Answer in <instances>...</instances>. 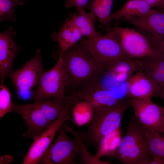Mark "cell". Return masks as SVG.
I'll list each match as a JSON object with an SVG mask.
<instances>
[{
    "label": "cell",
    "mask_w": 164,
    "mask_h": 164,
    "mask_svg": "<svg viewBox=\"0 0 164 164\" xmlns=\"http://www.w3.org/2000/svg\"><path fill=\"white\" fill-rule=\"evenodd\" d=\"M65 122L58 131L57 137L43 155L38 163L77 164L75 156L79 152L80 146L76 139L69 138Z\"/></svg>",
    "instance_id": "obj_6"
},
{
    "label": "cell",
    "mask_w": 164,
    "mask_h": 164,
    "mask_svg": "<svg viewBox=\"0 0 164 164\" xmlns=\"http://www.w3.org/2000/svg\"><path fill=\"white\" fill-rule=\"evenodd\" d=\"M18 97L23 100L32 99L33 91L32 90H19L17 91Z\"/></svg>",
    "instance_id": "obj_29"
},
{
    "label": "cell",
    "mask_w": 164,
    "mask_h": 164,
    "mask_svg": "<svg viewBox=\"0 0 164 164\" xmlns=\"http://www.w3.org/2000/svg\"><path fill=\"white\" fill-rule=\"evenodd\" d=\"M156 94L162 98L164 104V87L160 88Z\"/></svg>",
    "instance_id": "obj_33"
},
{
    "label": "cell",
    "mask_w": 164,
    "mask_h": 164,
    "mask_svg": "<svg viewBox=\"0 0 164 164\" xmlns=\"http://www.w3.org/2000/svg\"><path fill=\"white\" fill-rule=\"evenodd\" d=\"M65 126L67 131L73 134L79 144L80 146L79 156L81 163L83 164H96L94 160V156L92 155L87 150V147L81 137L80 132L75 131L73 127L69 128L66 124Z\"/></svg>",
    "instance_id": "obj_25"
},
{
    "label": "cell",
    "mask_w": 164,
    "mask_h": 164,
    "mask_svg": "<svg viewBox=\"0 0 164 164\" xmlns=\"http://www.w3.org/2000/svg\"><path fill=\"white\" fill-rule=\"evenodd\" d=\"M114 0H92L84 7L93 12L105 30L111 29V12Z\"/></svg>",
    "instance_id": "obj_21"
},
{
    "label": "cell",
    "mask_w": 164,
    "mask_h": 164,
    "mask_svg": "<svg viewBox=\"0 0 164 164\" xmlns=\"http://www.w3.org/2000/svg\"><path fill=\"white\" fill-rule=\"evenodd\" d=\"M149 164H164V157L154 156Z\"/></svg>",
    "instance_id": "obj_32"
},
{
    "label": "cell",
    "mask_w": 164,
    "mask_h": 164,
    "mask_svg": "<svg viewBox=\"0 0 164 164\" xmlns=\"http://www.w3.org/2000/svg\"><path fill=\"white\" fill-rule=\"evenodd\" d=\"M70 96L65 99L50 98L35 102L46 118L54 122L71 104Z\"/></svg>",
    "instance_id": "obj_20"
},
{
    "label": "cell",
    "mask_w": 164,
    "mask_h": 164,
    "mask_svg": "<svg viewBox=\"0 0 164 164\" xmlns=\"http://www.w3.org/2000/svg\"><path fill=\"white\" fill-rule=\"evenodd\" d=\"M132 74L127 73H122L114 76L115 80L119 83L127 81Z\"/></svg>",
    "instance_id": "obj_31"
},
{
    "label": "cell",
    "mask_w": 164,
    "mask_h": 164,
    "mask_svg": "<svg viewBox=\"0 0 164 164\" xmlns=\"http://www.w3.org/2000/svg\"><path fill=\"white\" fill-rule=\"evenodd\" d=\"M68 77L63 67L62 59H59L50 69L44 72L37 87L33 91L32 100L38 102L50 98L65 99L66 87L70 85Z\"/></svg>",
    "instance_id": "obj_5"
},
{
    "label": "cell",
    "mask_w": 164,
    "mask_h": 164,
    "mask_svg": "<svg viewBox=\"0 0 164 164\" xmlns=\"http://www.w3.org/2000/svg\"><path fill=\"white\" fill-rule=\"evenodd\" d=\"M157 52L160 53L164 55V41L162 42Z\"/></svg>",
    "instance_id": "obj_34"
},
{
    "label": "cell",
    "mask_w": 164,
    "mask_h": 164,
    "mask_svg": "<svg viewBox=\"0 0 164 164\" xmlns=\"http://www.w3.org/2000/svg\"><path fill=\"white\" fill-rule=\"evenodd\" d=\"M94 113V108L91 104L89 102L85 101H78L73 105L72 113L75 119L79 116L80 118L87 119L89 121L90 120L86 116L92 117ZM91 119L90 117H88Z\"/></svg>",
    "instance_id": "obj_27"
},
{
    "label": "cell",
    "mask_w": 164,
    "mask_h": 164,
    "mask_svg": "<svg viewBox=\"0 0 164 164\" xmlns=\"http://www.w3.org/2000/svg\"><path fill=\"white\" fill-rule=\"evenodd\" d=\"M0 118L8 112H12V102L9 89L3 84L0 86Z\"/></svg>",
    "instance_id": "obj_26"
},
{
    "label": "cell",
    "mask_w": 164,
    "mask_h": 164,
    "mask_svg": "<svg viewBox=\"0 0 164 164\" xmlns=\"http://www.w3.org/2000/svg\"><path fill=\"white\" fill-rule=\"evenodd\" d=\"M80 43L94 57L104 64L107 69L109 64L117 60L133 59L124 53L114 27L106 30L104 35L95 38L81 39Z\"/></svg>",
    "instance_id": "obj_4"
},
{
    "label": "cell",
    "mask_w": 164,
    "mask_h": 164,
    "mask_svg": "<svg viewBox=\"0 0 164 164\" xmlns=\"http://www.w3.org/2000/svg\"><path fill=\"white\" fill-rule=\"evenodd\" d=\"M71 86H82L100 84L106 66L94 57L81 43L70 47L60 57Z\"/></svg>",
    "instance_id": "obj_1"
},
{
    "label": "cell",
    "mask_w": 164,
    "mask_h": 164,
    "mask_svg": "<svg viewBox=\"0 0 164 164\" xmlns=\"http://www.w3.org/2000/svg\"><path fill=\"white\" fill-rule=\"evenodd\" d=\"M127 81L126 94L131 98H151L159 89L141 70L132 75Z\"/></svg>",
    "instance_id": "obj_16"
},
{
    "label": "cell",
    "mask_w": 164,
    "mask_h": 164,
    "mask_svg": "<svg viewBox=\"0 0 164 164\" xmlns=\"http://www.w3.org/2000/svg\"><path fill=\"white\" fill-rule=\"evenodd\" d=\"M135 117L144 126L164 135V108L157 105L151 98H131Z\"/></svg>",
    "instance_id": "obj_9"
},
{
    "label": "cell",
    "mask_w": 164,
    "mask_h": 164,
    "mask_svg": "<svg viewBox=\"0 0 164 164\" xmlns=\"http://www.w3.org/2000/svg\"><path fill=\"white\" fill-rule=\"evenodd\" d=\"M73 107L72 104L70 105L51 125L34 140L22 164L39 163L60 127L66 120L70 118L72 114Z\"/></svg>",
    "instance_id": "obj_8"
},
{
    "label": "cell",
    "mask_w": 164,
    "mask_h": 164,
    "mask_svg": "<svg viewBox=\"0 0 164 164\" xmlns=\"http://www.w3.org/2000/svg\"><path fill=\"white\" fill-rule=\"evenodd\" d=\"M89 0H66L65 7L68 8L75 7L77 11L83 9L88 4Z\"/></svg>",
    "instance_id": "obj_28"
},
{
    "label": "cell",
    "mask_w": 164,
    "mask_h": 164,
    "mask_svg": "<svg viewBox=\"0 0 164 164\" xmlns=\"http://www.w3.org/2000/svg\"><path fill=\"white\" fill-rule=\"evenodd\" d=\"M152 8L157 7L158 9H164V0H144Z\"/></svg>",
    "instance_id": "obj_30"
},
{
    "label": "cell",
    "mask_w": 164,
    "mask_h": 164,
    "mask_svg": "<svg viewBox=\"0 0 164 164\" xmlns=\"http://www.w3.org/2000/svg\"><path fill=\"white\" fill-rule=\"evenodd\" d=\"M152 9L144 0H128L118 10L111 14L110 19L122 22L126 19L143 16Z\"/></svg>",
    "instance_id": "obj_18"
},
{
    "label": "cell",
    "mask_w": 164,
    "mask_h": 164,
    "mask_svg": "<svg viewBox=\"0 0 164 164\" xmlns=\"http://www.w3.org/2000/svg\"><path fill=\"white\" fill-rule=\"evenodd\" d=\"M148 146L152 156L164 157V135L144 127Z\"/></svg>",
    "instance_id": "obj_23"
},
{
    "label": "cell",
    "mask_w": 164,
    "mask_h": 164,
    "mask_svg": "<svg viewBox=\"0 0 164 164\" xmlns=\"http://www.w3.org/2000/svg\"><path fill=\"white\" fill-rule=\"evenodd\" d=\"M119 129L108 135L101 141L102 144L98 151L99 154L94 156L97 164H106V161L99 159V156L100 158L104 155L109 156L118 145L122 139Z\"/></svg>",
    "instance_id": "obj_22"
},
{
    "label": "cell",
    "mask_w": 164,
    "mask_h": 164,
    "mask_svg": "<svg viewBox=\"0 0 164 164\" xmlns=\"http://www.w3.org/2000/svg\"><path fill=\"white\" fill-rule=\"evenodd\" d=\"M130 98L122 99L112 106L94 109V113L84 133L80 132L86 147H96L97 144L118 129L122 116L130 106Z\"/></svg>",
    "instance_id": "obj_2"
},
{
    "label": "cell",
    "mask_w": 164,
    "mask_h": 164,
    "mask_svg": "<svg viewBox=\"0 0 164 164\" xmlns=\"http://www.w3.org/2000/svg\"><path fill=\"white\" fill-rule=\"evenodd\" d=\"M44 73L41 51L38 49L33 57L18 69L8 72L9 77L16 91L32 90L39 83Z\"/></svg>",
    "instance_id": "obj_10"
},
{
    "label": "cell",
    "mask_w": 164,
    "mask_h": 164,
    "mask_svg": "<svg viewBox=\"0 0 164 164\" xmlns=\"http://www.w3.org/2000/svg\"><path fill=\"white\" fill-rule=\"evenodd\" d=\"M123 22L130 23L136 28L157 52L164 41V9H152L143 16L126 19Z\"/></svg>",
    "instance_id": "obj_7"
},
{
    "label": "cell",
    "mask_w": 164,
    "mask_h": 164,
    "mask_svg": "<svg viewBox=\"0 0 164 164\" xmlns=\"http://www.w3.org/2000/svg\"><path fill=\"white\" fill-rule=\"evenodd\" d=\"M138 70L143 71L159 89L164 87V55L156 53L150 56L136 58Z\"/></svg>",
    "instance_id": "obj_15"
},
{
    "label": "cell",
    "mask_w": 164,
    "mask_h": 164,
    "mask_svg": "<svg viewBox=\"0 0 164 164\" xmlns=\"http://www.w3.org/2000/svg\"><path fill=\"white\" fill-rule=\"evenodd\" d=\"M77 11L76 13H70L69 17L83 36L92 39L101 35V32L95 29L94 24L97 18L93 12H87L83 9Z\"/></svg>",
    "instance_id": "obj_19"
},
{
    "label": "cell",
    "mask_w": 164,
    "mask_h": 164,
    "mask_svg": "<svg viewBox=\"0 0 164 164\" xmlns=\"http://www.w3.org/2000/svg\"><path fill=\"white\" fill-rule=\"evenodd\" d=\"M124 164H149L152 159L144 127L135 118L131 120L124 137L109 156Z\"/></svg>",
    "instance_id": "obj_3"
},
{
    "label": "cell",
    "mask_w": 164,
    "mask_h": 164,
    "mask_svg": "<svg viewBox=\"0 0 164 164\" xmlns=\"http://www.w3.org/2000/svg\"><path fill=\"white\" fill-rule=\"evenodd\" d=\"M16 32L11 26L0 34L1 84H3L7 73L12 70L13 62L20 48L14 41Z\"/></svg>",
    "instance_id": "obj_14"
},
{
    "label": "cell",
    "mask_w": 164,
    "mask_h": 164,
    "mask_svg": "<svg viewBox=\"0 0 164 164\" xmlns=\"http://www.w3.org/2000/svg\"><path fill=\"white\" fill-rule=\"evenodd\" d=\"M83 35L68 16L60 30L53 32L52 37L58 43L60 46L59 57L81 39Z\"/></svg>",
    "instance_id": "obj_17"
},
{
    "label": "cell",
    "mask_w": 164,
    "mask_h": 164,
    "mask_svg": "<svg viewBox=\"0 0 164 164\" xmlns=\"http://www.w3.org/2000/svg\"><path fill=\"white\" fill-rule=\"evenodd\" d=\"M25 0H0V20L15 22V9L18 5H23Z\"/></svg>",
    "instance_id": "obj_24"
},
{
    "label": "cell",
    "mask_w": 164,
    "mask_h": 164,
    "mask_svg": "<svg viewBox=\"0 0 164 164\" xmlns=\"http://www.w3.org/2000/svg\"><path fill=\"white\" fill-rule=\"evenodd\" d=\"M125 54L136 59L153 55L157 53L152 48L149 41L138 31L134 29L114 27Z\"/></svg>",
    "instance_id": "obj_11"
},
{
    "label": "cell",
    "mask_w": 164,
    "mask_h": 164,
    "mask_svg": "<svg viewBox=\"0 0 164 164\" xmlns=\"http://www.w3.org/2000/svg\"><path fill=\"white\" fill-rule=\"evenodd\" d=\"M70 96L72 104L85 101L89 102L94 109L114 105L121 100L112 91L102 88L100 84L88 85L81 87Z\"/></svg>",
    "instance_id": "obj_13"
},
{
    "label": "cell",
    "mask_w": 164,
    "mask_h": 164,
    "mask_svg": "<svg viewBox=\"0 0 164 164\" xmlns=\"http://www.w3.org/2000/svg\"><path fill=\"white\" fill-rule=\"evenodd\" d=\"M12 112L20 115L24 120L27 130L23 134L25 138L34 140L54 122L48 120L35 102L18 104L12 102Z\"/></svg>",
    "instance_id": "obj_12"
}]
</instances>
